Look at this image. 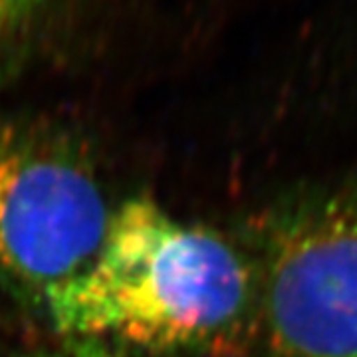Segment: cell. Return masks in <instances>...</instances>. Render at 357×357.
<instances>
[{
	"mask_svg": "<svg viewBox=\"0 0 357 357\" xmlns=\"http://www.w3.org/2000/svg\"><path fill=\"white\" fill-rule=\"evenodd\" d=\"M44 312L64 340L151 357H238L256 340L255 262L225 234L137 195L115 206L96 258Z\"/></svg>",
	"mask_w": 357,
	"mask_h": 357,
	"instance_id": "1",
	"label": "cell"
},
{
	"mask_svg": "<svg viewBox=\"0 0 357 357\" xmlns=\"http://www.w3.org/2000/svg\"><path fill=\"white\" fill-rule=\"evenodd\" d=\"M114 213L76 137L42 119L0 115V290L44 310L96 258Z\"/></svg>",
	"mask_w": 357,
	"mask_h": 357,
	"instance_id": "2",
	"label": "cell"
},
{
	"mask_svg": "<svg viewBox=\"0 0 357 357\" xmlns=\"http://www.w3.org/2000/svg\"><path fill=\"white\" fill-rule=\"evenodd\" d=\"M256 244V340L266 356L357 357V181L278 203Z\"/></svg>",
	"mask_w": 357,
	"mask_h": 357,
	"instance_id": "3",
	"label": "cell"
},
{
	"mask_svg": "<svg viewBox=\"0 0 357 357\" xmlns=\"http://www.w3.org/2000/svg\"><path fill=\"white\" fill-rule=\"evenodd\" d=\"M96 0H0V66L26 54L82 18Z\"/></svg>",
	"mask_w": 357,
	"mask_h": 357,
	"instance_id": "4",
	"label": "cell"
},
{
	"mask_svg": "<svg viewBox=\"0 0 357 357\" xmlns=\"http://www.w3.org/2000/svg\"><path fill=\"white\" fill-rule=\"evenodd\" d=\"M20 357H115L112 347L89 340H64V344L48 349H34Z\"/></svg>",
	"mask_w": 357,
	"mask_h": 357,
	"instance_id": "5",
	"label": "cell"
}]
</instances>
